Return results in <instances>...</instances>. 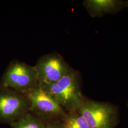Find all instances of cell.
<instances>
[{"label": "cell", "mask_w": 128, "mask_h": 128, "mask_svg": "<svg viewBox=\"0 0 128 128\" xmlns=\"http://www.w3.org/2000/svg\"><path fill=\"white\" fill-rule=\"evenodd\" d=\"M61 122L64 128H91L82 116L77 112L66 113Z\"/></svg>", "instance_id": "cell-9"}, {"label": "cell", "mask_w": 128, "mask_h": 128, "mask_svg": "<svg viewBox=\"0 0 128 128\" xmlns=\"http://www.w3.org/2000/svg\"><path fill=\"white\" fill-rule=\"evenodd\" d=\"M23 94L27 99L30 112L45 121H62L66 114L55 99L40 87Z\"/></svg>", "instance_id": "cell-3"}, {"label": "cell", "mask_w": 128, "mask_h": 128, "mask_svg": "<svg viewBox=\"0 0 128 128\" xmlns=\"http://www.w3.org/2000/svg\"><path fill=\"white\" fill-rule=\"evenodd\" d=\"M34 66L37 72L39 86L56 82L73 70L56 52L41 56Z\"/></svg>", "instance_id": "cell-5"}, {"label": "cell", "mask_w": 128, "mask_h": 128, "mask_svg": "<svg viewBox=\"0 0 128 128\" xmlns=\"http://www.w3.org/2000/svg\"><path fill=\"white\" fill-rule=\"evenodd\" d=\"M38 87L55 99L66 113L76 112L86 99L81 88L80 74L74 69L58 81Z\"/></svg>", "instance_id": "cell-1"}, {"label": "cell", "mask_w": 128, "mask_h": 128, "mask_svg": "<svg viewBox=\"0 0 128 128\" xmlns=\"http://www.w3.org/2000/svg\"><path fill=\"white\" fill-rule=\"evenodd\" d=\"M30 112L26 97L8 88L0 91V121L11 124Z\"/></svg>", "instance_id": "cell-6"}, {"label": "cell", "mask_w": 128, "mask_h": 128, "mask_svg": "<svg viewBox=\"0 0 128 128\" xmlns=\"http://www.w3.org/2000/svg\"><path fill=\"white\" fill-rule=\"evenodd\" d=\"M91 128H114L117 122V112L113 105L86 99L76 111Z\"/></svg>", "instance_id": "cell-4"}, {"label": "cell", "mask_w": 128, "mask_h": 128, "mask_svg": "<svg viewBox=\"0 0 128 128\" xmlns=\"http://www.w3.org/2000/svg\"><path fill=\"white\" fill-rule=\"evenodd\" d=\"M46 128H64L61 121L48 122Z\"/></svg>", "instance_id": "cell-10"}, {"label": "cell", "mask_w": 128, "mask_h": 128, "mask_svg": "<svg viewBox=\"0 0 128 128\" xmlns=\"http://www.w3.org/2000/svg\"><path fill=\"white\" fill-rule=\"evenodd\" d=\"M38 86L34 66L19 61L10 64L0 82L1 88H8L22 94Z\"/></svg>", "instance_id": "cell-2"}, {"label": "cell", "mask_w": 128, "mask_h": 128, "mask_svg": "<svg viewBox=\"0 0 128 128\" xmlns=\"http://www.w3.org/2000/svg\"><path fill=\"white\" fill-rule=\"evenodd\" d=\"M48 122L29 112L10 125L12 128H46Z\"/></svg>", "instance_id": "cell-8"}, {"label": "cell", "mask_w": 128, "mask_h": 128, "mask_svg": "<svg viewBox=\"0 0 128 128\" xmlns=\"http://www.w3.org/2000/svg\"><path fill=\"white\" fill-rule=\"evenodd\" d=\"M127 6H128V2H127Z\"/></svg>", "instance_id": "cell-11"}, {"label": "cell", "mask_w": 128, "mask_h": 128, "mask_svg": "<svg viewBox=\"0 0 128 128\" xmlns=\"http://www.w3.org/2000/svg\"><path fill=\"white\" fill-rule=\"evenodd\" d=\"M84 5L93 17H100L106 14H115L127 6V2L116 0H86Z\"/></svg>", "instance_id": "cell-7"}]
</instances>
